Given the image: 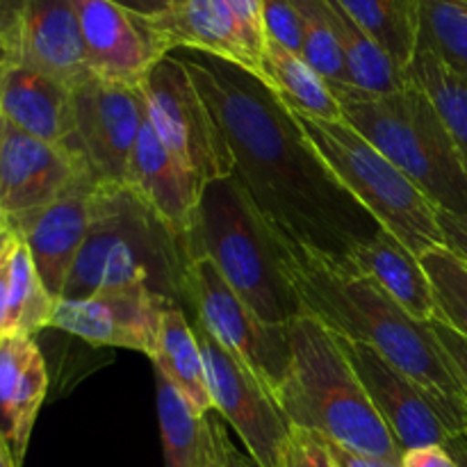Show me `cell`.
I'll use <instances>...</instances> for the list:
<instances>
[{
    "label": "cell",
    "instance_id": "obj_1",
    "mask_svg": "<svg viewBox=\"0 0 467 467\" xmlns=\"http://www.w3.org/2000/svg\"><path fill=\"white\" fill-rule=\"evenodd\" d=\"M173 55L222 126L233 178L269 228L347 269L351 254L383 228L324 164L290 105L263 78L228 59L185 48Z\"/></svg>",
    "mask_w": 467,
    "mask_h": 467
},
{
    "label": "cell",
    "instance_id": "obj_2",
    "mask_svg": "<svg viewBox=\"0 0 467 467\" xmlns=\"http://www.w3.org/2000/svg\"><path fill=\"white\" fill-rule=\"evenodd\" d=\"M283 260L306 310L328 331L369 345L447 409L467 415L463 390L429 322L410 317L372 278L337 267L306 246L283 240Z\"/></svg>",
    "mask_w": 467,
    "mask_h": 467
},
{
    "label": "cell",
    "instance_id": "obj_3",
    "mask_svg": "<svg viewBox=\"0 0 467 467\" xmlns=\"http://www.w3.org/2000/svg\"><path fill=\"white\" fill-rule=\"evenodd\" d=\"M192 246L126 185L99 182L87 240L73 263L62 299L103 292L149 290L171 304H190Z\"/></svg>",
    "mask_w": 467,
    "mask_h": 467
},
{
    "label": "cell",
    "instance_id": "obj_4",
    "mask_svg": "<svg viewBox=\"0 0 467 467\" xmlns=\"http://www.w3.org/2000/svg\"><path fill=\"white\" fill-rule=\"evenodd\" d=\"M290 372L276 404L290 427L306 429L360 456L400 463L401 450L379 418L336 333L310 313L287 324Z\"/></svg>",
    "mask_w": 467,
    "mask_h": 467
},
{
    "label": "cell",
    "instance_id": "obj_5",
    "mask_svg": "<svg viewBox=\"0 0 467 467\" xmlns=\"http://www.w3.org/2000/svg\"><path fill=\"white\" fill-rule=\"evenodd\" d=\"M345 121L400 167L442 213L467 217V162L427 91L415 82L392 94L331 85Z\"/></svg>",
    "mask_w": 467,
    "mask_h": 467
},
{
    "label": "cell",
    "instance_id": "obj_6",
    "mask_svg": "<svg viewBox=\"0 0 467 467\" xmlns=\"http://www.w3.org/2000/svg\"><path fill=\"white\" fill-rule=\"evenodd\" d=\"M190 244L194 258L213 260L223 281L269 327H287L308 313L285 272L283 240L233 176L203 187Z\"/></svg>",
    "mask_w": 467,
    "mask_h": 467
},
{
    "label": "cell",
    "instance_id": "obj_7",
    "mask_svg": "<svg viewBox=\"0 0 467 467\" xmlns=\"http://www.w3.org/2000/svg\"><path fill=\"white\" fill-rule=\"evenodd\" d=\"M292 114L333 176L381 228L418 258L436 246H447L436 205L377 146L347 121H324L295 109Z\"/></svg>",
    "mask_w": 467,
    "mask_h": 467
},
{
    "label": "cell",
    "instance_id": "obj_8",
    "mask_svg": "<svg viewBox=\"0 0 467 467\" xmlns=\"http://www.w3.org/2000/svg\"><path fill=\"white\" fill-rule=\"evenodd\" d=\"M141 94L149 123L182 167L203 185L233 176L226 135L181 57L169 53L158 59L141 82Z\"/></svg>",
    "mask_w": 467,
    "mask_h": 467
},
{
    "label": "cell",
    "instance_id": "obj_9",
    "mask_svg": "<svg viewBox=\"0 0 467 467\" xmlns=\"http://www.w3.org/2000/svg\"><path fill=\"white\" fill-rule=\"evenodd\" d=\"M190 306L201 327L276 397L290 372L292 347L287 327L265 324L205 255L194 258L190 267Z\"/></svg>",
    "mask_w": 467,
    "mask_h": 467
},
{
    "label": "cell",
    "instance_id": "obj_10",
    "mask_svg": "<svg viewBox=\"0 0 467 467\" xmlns=\"http://www.w3.org/2000/svg\"><path fill=\"white\" fill-rule=\"evenodd\" d=\"M336 337L401 451L447 445L451 438L467 431V415L447 409L438 397L395 368L386 356L363 342Z\"/></svg>",
    "mask_w": 467,
    "mask_h": 467
},
{
    "label": "cell",
    "instance_id": "obj_11",
    "mask_svg": "<svg viewBox=\"0 0 467 467\" xmlns=\"http://www.w3.org/2000/svg\"><path fill=\"white\" fill-rule=\"evenodd\" d=\"M194 331L214 410L235 429L251 461L260 467H283L292 427L269 388L244 363L228 354L201 324H196Z\"/></svg>",
    "mask_w": 467,
    "mask_h": 467
},
{
    "label": "cell",
    "instance_id": "obj_12",
    "mask_svg": "<svg viewBox=\"0 0 467 467\" xmlns=\"http://www.w3.org/2000/svg\"><path fill=\"white\" fill-rule=\"evenodd\" d=\"M76 132L67 149L96 182L123 185L132 149L149 119L141 87L87 78L73 89Z\"/></svg>",
    "mask_w": 467,
    "mask_h": 467
},
{
    "label": "cell",
    "instance_id": "obj_13",
    "mask_svg": "<svg viewBox=\"0 0 467 467\" xmlns=\"http://www.w3.org/2000/svg\"><path fill=\"white\" fill-rule=\"evenodd\" d=\"M0 48L73 89L94 76L71 0H0Z\"/></svg>",
    "mask_w": 467,
    "mask_h": 467
},
{
    "label": "cell",
    "instance_id": "obj_14",
    "mask_svg": "<svg viewBox=\"0 0 467 467\" xmlns=\"http://www.w3.org/2000/svg\"><path fill=\"white\" fill-rule=\"evenodd\" d=\"M82 173V160L64 146L26 135L3 121L0 128V223L16 233L53 203Z\"/></svg>",
    "mask_w": 467,
    "mask_h": 467
},
{
    "label": "cell",
    "instance_id": "obj_15",
    "mask_svg": "<svg viewBox=\"0 0 467 467\" xmlns=\"http://www.w3.org/2000/svg\"><path fill=\"white\" fill-rule=\"evenodd\" d=\"M169 306L176 304L149 290L103 292L87 299H59L55 306L53 327L89 345L141 351L153 360L160 351L162 315Z\"/></svg>",
    "mask_w": 467,
    "mask_h": 467
},
{
    "label": "cell",
    "instance_id": "obj_16",
    "mask_svg": "<svg viewBox=\"0 0 467 467\" xmlns=\"http://www.w3.org/2000/svg\"><path fill=\"white\" fill-rule=\"evenodd\" d=\"M80 23L87 67L103 80L141 87L164 50L149 26V16L112 0H71Z\"/></svg>",
    "mask_w": 467,
    "mask_h": 467
},
{
    "label": "cell",
    "instance_id": "obj_17",
    "mask_svg": "<svg viewBox=\"0 0 467 467\" xmlns=\"http://www.w3.org/2000/svg\"><path fill=\"white\" fill-rule=\"evenodd\" d=\"M96 185L99 182L91 173H82L53 203L14 233L26 242L41 283L55 299H62L68 274L89 233Z\"/></svg>",
    "mask_w": 467,
    "mask_h": 467
},
{
    "label": "cell",
    "instance_id": "obj_18",
    "mask_svg": "<svg viewBox=\"0 0 467 467\" xmlns=\"http://www.w3.org/2000/svg\"><path fill=\"white\" fill-rule=\"evenodd\" d=\"M123 185L155 210L173 231L187 242L192 240L205 185L169 153L149 119L135 141Z\"/></svg>",
    "mask_w": 467,
    "mask_h": 467
},
{
    "label": "cell",
    "instance_id": "obj_19",
    "mask_svg": "<svg viewBox=\"0 0 467 467\" xmlns=\"http://www.w3.org/2000/svg\"><path fill=\"white\" fill-rule=\"evenodd\" d=\"M0 119L26 135L67 149L76 132L73 87L23 64L0 73Z\"/></svg>",
    "mask_w": 467,
    "mask_h": 467
},
{
    "label": "cell",
    "instance_id": "obj_20",
    "mask_svg": "<svg viewBox=\"0 0 467 467\" xmlns=\"http://www.w3.org/2000/svg\"><path fill=\"white\" fill-rule=\"evenodd\" d=\"M149 26L167 55L182 48L201 50L228 59L265 80L263 62L249 48L223 0H173L167 14L149 16Z\"/></svg>",
    "mask_w": 467,
    "mask_h": 467
},
{
    "label": "cell",
    "instance_id": "obj_21",
    "mask_svg": "<svg viewBox=\"0 0 467 467\" xmlns=\"http://www.w3.org/2000/svg\"><path fill=\"white\" fill-rule=\"evenodd\" d=\"M347 269L372 278L418 322L438 317L436 296L422 263L386 228L351 254Z\"/></svg>",
    "mask_w": 467,
    "mask_h": 467
},
{
    "label": "cell",
    "instance_id": "obj_22",
    "mask_svg": "<svg viewBox=\"0 0 467 467\" xmlns=\"http://www.w3.org/2000/svg\"><path fill=\"white\" fill-rule=\"evenodd\" d=\"M319 7L345 55L351 85L369 94H392L409 85L404 68L379 48L377 41L354 21L340 0H319Z\"/></svg>",
    "mask_w": 467,
    "mask_h": 467
},
{
    "label": "cell",
    "instance_id": "obj_23",
    "mask_svg": "<svg viewBox=\"0 0 467 467\" xmlns=\"http://www.w3.org/2000/svg\"><path fill=\"white\" fill-rule=\"evenodd\" d=\"M265 82L290 105L295 112L324 121H345L340 100L331 85L306 62L301 55L267 39L263 55Z\"/></svg>",
    "mask_w": 467,
    "mask_h": 467
},
{
    "label": "cell",
    "instance_id": "obj_24",
    "mask_svg": "<svg viewBox=\"0 0 467 467\" xmlns=\"http://www.w3.org/2000/svg\"><path fill=\"white\" fill-rule=\"evenodd\" d=\"M153 368L167 374L169 381L182 392L190 409L199 418L213 413L214 406L196 331L178 306H169L162 315V336H160V351L153 358Z\"/></svg>",
    "mask_w": 467,
    "mask_h": 467
},
{
    "label": "cell",
    "instance_id": "obj_25",
    "mask_svg": "<svg viewBox=\"0 0 467 467\" xmlns=\"http://www.w3.org/2000/svg\"><path fill=\"white\" fill-rule=\"evenodd\" d=\"M354 21L400 68H409L420 39V0H340Z\"/></svg>",
    "mask_w": 467,
    "mask_h": 467
},
{
    "label": "cell",
    "instance_id": "obj_26",
    "mask_svg": "<svg viewBox=\"0 0 467 467\" xmlns=\"http://www.w3.org/2000/svg\"><path fill=\"white\" fill-rule=\"evenodd\" d=\"M57 301L41 283L26 242L14 237L9 251L7 337H35L39 331L53 327Z\"/></svg>",
    "mask_w": 467,
    "mask_h": 467
},
{
    "label": "cell",
    "instance_id": "obj_27",
    "mask_svg": "<svg viewBox=\"0 0 467 467\" xmlns=\"http://www.w3.org/2000/svg\"><path fill=\"white\" fill-rule=\"evenodd\" d=\"M158 420L162 433L164 467H199L205 445V418L190 409L182 392L155 368Z\"/></svg>",
    "mask_w": 467,
    "mask_h": 467
},
{
    "label": "cell",
    "instance_id": "obj_28",
    "mask_svg": "<svg viewBox=\"0 0 467 467\" xmlns=\"http://www.w3.org/2000/svg\"><path fill=\"white\" fill-rule=\"evenodd\" d=\"M406 76L427 91L467 162V76L456 73L427 48L415 50Z\"/></svg>",
    "mask_w": 467,
    "mask_h": 467
},
{
    "label": "cell",
    "instance_id": "obj_29",
    "mask_svg": "<svg viewBox=\"0 0 467 467\" xmlns=\"http://www.w3.org/2000/svg\"><path fill=\"white\" fill-rule=\"evenodd\" d=\"M418 48L467 76V3L465 0H420Z\"/></svg>",
    "mask_w": 467,
    "mask_h": 467
},
{
    "label": "cell",
    "instance_id": "obj_30",
    "mask_svg": "<svg viewBox=\"0 0 467 467\" xmlns=\"http://www.w3.org/2000/svg\"><path fill=\"white\" fill-rule=\"evenodd\" d=\"M431 281L438 317L467 337V260L447 246H436L420 255Z\"/></svg>",
    "mask_w": 467,
    "mask_h": 467
},
{
    "label": "cell",
    "instance_id": "obj_31",
    "mask_svg": "<svg viewBox=\"0 0 467 467\" xmlns=\"http://www.w3.org/2000/svg\"><path fill=\"white\" fill-rule=\"evenodd\" d=\"M301 18L304 48L301 57L328 82V85H351L345 55L337 46L333 30L324 18L319 0H292Z\"/></svg>",
    "mask_w": 467,
    "mask_h": 467
},
{
    "label": "cell",
    "instance_id": "obj_32",
    "mask_svg": "<svg viewBox=\"0 0 467 467\" xmlns=\"http://www.w3.org/2000/svg\"><path fill=\"white\" fill-rule=\"evenodd\" d=\"M48 392V372H46V360L41 351L36 349L35 356L27 363L26 372H23L21 388H18L16 401H14L12 410V436H9V447L16 459V463H23V456L27 451V442H30L32 427L39 415L41 404Z\"/></svg>",
    "mask_w": 467,
    "mask_h": 467
},
{
    "label": "cell",
    "instance_id": "obj_33",
    "mask_svg": "<svg viewBox=\"0 0 467 467\" xmlns=\"http://www.w3.org/2000/svg\"><path fill=\"white\" fill-rule=\"evenodd\" d=\"M39 347L32 337H7L0 342V433L9 442L12 436V410L21 388L23 372Z\"/></svg>",
    "mask_w": 467,
    "mask_h": 467
},
{
    "label": "cell",
    "instance_id": "obj_34",
    "mask_svg": "<svg viewBox=\"0 0 467 467\" xmlns=\"http://www.w3.org/2000/svg\"><path fill=\"white\" fill-rule=\"evenodd\" d=\"M265 30L267 39H274L292 53L301 55L304 48L301 18L292 0H265Z\"/></svg>",
    "mask_w": 467,
    "mask_h": 467
},
{
    "label": "cell",
    "instance_id": "obj_35",
    "mask_svg": "<svg viewBox=\"0 0 467 467\" xmlns=\"http://www.w3.org/2000/svg\"><path fill=\"white\" fill-rule=\"evenodd\" d=\"M283 467H337L322 436L292 427Z\"/></svg>",
    "mask_w": 467,
    "mask_h": 467
},
{
    "label": "cell",
    "instance_id": "obj_36",
    "mask_svg": "<svg viewBox=\"0 0 467 467\" xmlns=\"http://www.w3.org/2000/svg\"><path fill=\"white\" fill-rule=\"evenodd\" d=\"M231 14L235 16L246 44L254 50L255 57L263 62L267 48V30H265V0H223Z\"/></svg>",
    "mask_w": 467,
    "mask_h": 467
},
{
    "label": "cell",
    "instance_id": "obj_37",
    "mask_svg": "<svg viewBox=\"0 0 467 467\" xmlns=\"http://www.w3.org/2000/svg\"><path fill=\"white\" fill-rule=\"evenodd\" d=\"M429 327H431L441 349L445 351L447 363H450L451 372H454L456 381H459L461 390H463V397L467 401V337L461 336L459 331H454V328H451L447 322H442L441 317L431 319Z\"/></svg>",
    "mask_w": 467,
    "mask_h": 467
},
{
    "label": "cell",
    "instance_id": "obj_38",
    "mask_svg": "<svg viewBox=\"0 0 467 467\" xmlns=\"http://www.w3.org/2000/svg\"><path fill=\"white\" fill-rule=\"evenodd\" d=\"M233 445L226 438L222 422L214 420V415L205 418V445L199 467H228Z\"/></svg>",
    "mask_w": 467,
    "mask_h": 467
},
{
    "label": "cell",
    "instance_id": "obj_39",
    "mask_svg": "<svg viewBox=\"0 0 467 467\" xmlns=\"http://www.w3.org/2000/svg\"><path fill=\"white\" fill-rule=\"evenodd\" d=\"M400 467H461L447 445L418 447L401 451Z\"/></svg>",
    "mask_w": 467,
    "mask_h": 467
},
{
    "label": "cell",
    "instance_id": "obj_40",
    "mask_svg": "<svg viewBox=\"0 0 467 467\" xmlns=\"http://www.w3.org/2000/svg\"><path fill=\"white\" fill-rule=\"evenodd\" d=\"M438 223H441V231L445 235L447 249L467 260V217L438 210Z\"/></svg>",
    "mask_w": 467,
    "mask_h": 467
},
{
    "label": "cell",
    "instance_id": "obj_41",
    "mask_svg": "<svg viewBox=\"0 0 467 467\" xmlns=\"http://www.w3.org/2000/svg\"><path fill=\"white\" fill-rule=\"evenodd\" d=\"M327 445H328V451H331L333 461H336L337 467H400V463H392V461L354 454V451L345 450V447L333 445V442H328V441H327Z\"/></svg>",
    "mask_w": 467,
    "mask_h": 467
},
{
    "label": "cell",
    "instance_id": "obj_42",
    "mask_svg": "<svg viewBox=\"0 0 467 467\" xmlns=\"http://www.w3.org/2000/svg\"><path fill=\"white\" fill-rule=\"evenodd\" d=\"M16 237V235H14ZM14 244V240H12ZM12 244L0 258V342L7 340V308H9V251Z\"/></svg>",
    "mask_w": 467,
    "mask_h": 467
},
{
    "label": "cell",
    "instance_id": "obj_43",
    "mask_svg": "<svg viewBox=\"0 0 467 467\" xmlns=\"http://www.w3.org/2000/svg\"><path fill=\"white\" fill-rule=\"evenodd\" d=\"M112 3L121 5L140 16H160L173 7V0H112Z\"/></svg>",
    "mask_w": 467,
    "mask_h": 467
},
{
    "label": "cell",
    "instance_id": "obj_44",
    "mask_svg": "<svg viewBox=\"0 0 467 467\" xmlns=\"http://www.w3.org/2000/svg\"><path fill=\"white\" fill-rule=\"evenodd\" d=\"M447 447L451 450V454L456 456V461H459L461 467H467V436H456L451 438L450 442H447Z\"/></svg>",
    "mask_w": 467,
    "mask_h": 467
},
{
    "label": "cell",
    "instance_id": "obj_45",
    "mask_svg": "<svg viewBox=\"0 0 467 467\" xmlns=\"http://www.w3.org/2000/svg\"><path fill=\"white\" fill-rule=\"evenodd\" d=\"M0 467H21L16 463V459H14L12 447H9V442L5 441L3 433H0Z\"/></svg>",
    "mask_w": 467,
    "mask_h": 467
},
{
    "label": "cell",
    "instance_id": "obj_46",
    "mask_svg": "<svg viewBox=\"0 0 467 467\" xmlns=\"http://www.w3.org/2000/svg\"><path fill=\"white\" fill-rule=\"evenodd\" d=\"M228 467H260V465L255 463V461L244 459V456H240L235 450H233L231 456H228Z\"/></svg>",
    "mask_w": 467,
    "mask_h": 467
},
{
    "label": "cell",
    "instance_id": "obj_47",
    "mask_svg": "<svg viewBox=\"0 0 467 467\" xmlns=\"http://www.w3.org/2000/svg\"><path fill=\"white\" fill-rule=\"evenodd\" d=\"M12 240H14V233L7 231V228H5V226H0V258H3L5 251L9 249Z\"/></svg>",
    "mask_w": 467,
    "mask_h": 467
},
{
    "label": "cell",
    "instance_id": "obj_48",
    "mask_svg": "<svg viewBox=\"0 0 467 467\" xmlns=\"http://www.w3.org/2000/svg\"><path fill=\"white\" fill-rule=\"evenodd\" d=\"M5 64H7V62H5ZM5 64H0V73H3V67H5Z\"/></svg>",
    "mask_w": 467,
    "mask_h": 467
},
{
    "label": "cell",
    "instance_id": "obj_49",
    "mask_svg": "<svg viewBox=\"0 0 467 467\" xmlns=\"http://www.w3.org/2000/svg\"><path fill=\"white\" fill-rule=\"evenodd\" d=\"M0 128H3V119H0Z\"/></svg>",
    "mask_w": 467,
    "mask_h": 467
},
{
    "label": "cell",
    "instance_id": "obj_50",
    "mask_svg": "<svg viewBox=\"0 0 467 467\" xmlns=\"http://www.w3.org/2000/svg\"><path fill=\"white\" fill-rule=\"evenodd\" d=\"M465 436H467V431H465Z\"/></svg>",
    "mask_w": 467,
    "mask_h": 467
},
{
    "label": "cell",
    "instance_id": "obj_51",
    "mask_svg": "<svg viewBox=\"0 0 467 467\" xmlns=\"http://www.w3.org/2000/svg\"><path fill=\"white\" fill-rule=\"evenodd\" d=\"M0 226H3V223H0Z\"/></svg>",
    "mask_w": 467,
    "mask_h": 467
},
{
    "label": "cell",
    "instance_id": "obj_52",
    "mask_svg": "<svg viewBox=\"0 0 467 467\" xmlns=\"http://www.w3.org/2000/svg\"><path fill=\"white\" fill-rule=\"evenodd\" d=\"M465 3H467V0H465Z\"/></svg>",
    "mask_w": 467,
    "mask_h": 467
}]
</instances>
